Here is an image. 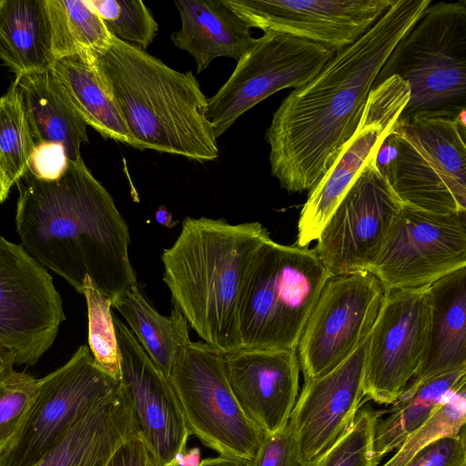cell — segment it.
I'll list each match as a JSON object with an SVG mask.
<instances>
[{
	"mask_svg": "<svg viewBox=\"0 0 466 466\" xmlns=\"http://www.w3.org/2000/svg\"><path fill=\"white\" fill-rule=\"evenodd\" d=\"M0 58L16 76L52 69L50 22L46 0H3Z\"/></svg>",
	"mask_w": 466,
	"mask_h": 466,
	"instance_id": "d4e9b609",
	"label": "cell"
},
{
	"mask_svg": "<svg viewBox=\"0 0 466 466\" xmlns=\"http://www.w3.org/2000/svg\"><path fill=\"white\" fill-rule=\"evenodd\" d=\"M169 382L190 434L219 455L248 462L265 432L243 411L228 380L224 356L205 342L178 354Z\"/></svg>",
	"mask_w": 466,
	"mask_h": 466,
	"instance_id": "ba28073f",
	"label": "cell"
},
{
	"mask_svg": "<svg viewBox=\"0 0 466 466\" xmlns=\"http://www.w3.org/2000/svg\"><path fill=\"white\" fill-rule=\"evenodd\" d=\"M155 218L158 224L169 228H174L177 224V221L173 219L172 215L164 206L159 207L156 212Z\"/></svg>",
	"mask_w": 466,
	"mask_h": 466,
	"instance_id": "b9f144b4",
	"label": "cell"
},
{
	"mask_svg": "<svg viewBox=\"0 0 466 466\" xmlns=\"http://www.w3.org/2000/svg\"><path fill=\"white\" fill-rule=\"evenodd\" d=\"M463 383H466V369L442 373L413 388H406L392 412L376 422L374 451L378 461L397 449Z\"/></svg>",
	"mask_w": 466,
	"mask_h": 466,
	"instance_id": "83f0119b",
	"label": "cell"
},
{
	"mask_svg": "<svg viewBox=\"0 0 466 466\" xmlns=\"http://www.w3.org/2000/svg\"><path fill=\"white\" fill-rule=\"evenodd\" d=\"M138 149L206 162L218 157L208 98L192 72H178L146 50L113 36L89 56Z\"/></svg>",
	"mask_w": 466,
	"mask_h": 466,
	"instance_id": "277c9868",
	"label": "cell"
},
{
	"mask_svg": "<svg viewBox=\"0 0 466 466\" xmlns=\"http://www.w3.org/2000/svg\"><path fill=\"white\" fill-rule=\"evenodd\" d=\"M2 1H3V0H0V5H1V4H2Z\"/></svg>",
	"mask_w": 466,
	"mask_h": 466,
	"instance_id": "f6af8a7d",
	"label": "cell"
},
{
	"mask_svg": "<svg viewBox=\"0 0 466 466\" xmlns=\"http://www.w3.org/2000/svg\"><path fill=\"white\" fill-rule=\"evenodd\" d=\"M331 276L314 248L268 239L259 249L242 291V348L296 350Z\"/></svg>",
	"mask_w": 466,
	"mask_h": 466,
	"instance_id": "8992f818",
	"label": "cell"
},
{
	"mask_svg": "<svg viewBox=\"0 0 466 466\" xmlns=\"http://www.w3.org/2000/svg\"><path fill=\"white\" fill-rule=\"evenodd\" d=\"M116 38L146 50L158 32L149 9L139 0H87Z\"/></svg>",
	"mask_w": 466,
	"mask_h": 466,
	"instance_id": "d6a6232c",
	"label": "cell"
},
{
	"mask_svg": "<svg viewBox=\"0 0 466 466\" xmlns=\"http://www.w3.org/2000/svg\"><path fill=\"white\" fill-rule=\"evenodd\" d=\"M87 307L88 348L95 363L116 380L120 379V360L112 301L85 279L83 293Z\"/></svg>",
	"mask_w": 466,
	"mask_h": 466,
	"instance_id": "1f68e13d",
	"label": "cell"
},
{
	"mask_svg": "<svg viewBox=\"0 0 466 466\" xmlns=\"http://www.w3.org/2000/svg\"><path fill=\"white\" fill-rule=\"evenodd\" d=\"M65 319L47 269L0 236V350L15 365L32 366L53 345Z\"/></svg>",
	"mask_w": 466,
	"mask_h": 466,
	"instance_id": "7c38bea8",
	"label": "cell"
},
{
	"mask_svg": "<svg viewBox=\"0 0 466 466\" xmlns=\"http://www.w3.org/2000/svg\"><path fill=\"white\" fill-rule=\"evenodd\" d=\"M464 268L465 213L437 214L402 204L369 271L388 291L428 287Z\"/></svg>",
	"mask_w": 466,
	"mask_h": 466,
	"instance_id": "8fae6325",
	"label": "cell"
},
{
	"mask_svg": "<svg viewBox=\"0 0 466 466\" xmlns=\"http://www.w3.org/2000/svg\"><path fill=\"white\" fill-rule=\"evenodd\" d=\"M56 60L106 50L113 35L87 0H46Z\"/></svg>",
	"mask_w": 466,
	"mask_h": 466,
	"instance_id": "f1b7e54d",
	"label": "cell"
},
{
	"mask_svg": "<svg viewBox=\"0 0 466 466\" xmlns=\"http://www.w3.org/2000/svg\"><path fill=\"white\" fill-rule=\"evenodd\" d=\"M34 149L22 97L13 82L0 97V166L9 187L28 172Z\"/></svg>",
	"mask_w": 466,
	"mask_h": 466,
	"instance_id": "f546056e",
	"label": "cell"
},
{
	"mask_svg": "<svg viewBox=\"0 0 466 466\" xmlns=\"http://www.w3.org/2000/svg\"><path fill=\"white\" fill-rule=\"evenodd\" d=\"M263 33L237 61L226 83L208 98L207 117L216 138L265 98L308 83L335 54L329 47L291 35Z\"/></svg>",
	"mask_w": 466,
	"mask_h": 466,
	"instance_id": "9c48e42d",
	"label": "cell"
},
{
	"mask_svg": "<svg viewBox=\"0 0 466 466\" xmlns=\"http://www.w3.org/2000/svg\"><path fill=\"white\" fill-rule=\"evenodd\" d=\"M175 5L181 28L170 38L195 59L198 74L218 57L238 61L255 41L248 24L222 0H179Z\"/></svg>",
	"mask_w": 466,
	"mask_h": 466,
	"instance_id": "603a6c76",
	"label": "cell"
},
{
	"mask_svg": "<svg viewBox=\"0 0 466 466\" xmlns=\"http://www.w3.org/2000/svg\"><path fill=\"white\" fill-rule=\"evenodd\" d=\"M270 238L259 222L187 217L177 240L163 251V281L173 307L223 355L242 348L243 288L259 249Z\"/></svg>",
	"mask_w": 466,
	"mask_h": 466,
	"instance_id": "3957f363",
	"label": "cell"
},
{
	"mask_svg": "<svg viewBox=\"0 0 466 466\" xmlns=\"http://www.w3.org/2000/svg\"><path fill=\"white\" fill-rule=\"evenodd\" d=\"M120 385L132 404L138 434L157 466H178L191 435L169 380L114 313Z\"/></svg>",
	"mask_w": 466,
	"mask_h": 466,
	"instance_id": "e0dca14e",
	"label": "cell"
},
{
	"mask_svg": "<svg viewBox=\"0 0 466 466\" xmlns=\"http://www.w3.org/2000/svg\"><path fill=\"white\" fill-rule=\"evenodd\" d=\"M466 383L451 391L434 412L413 431L381 466H403L429 444L465 430Z\"/></svg>",
	"mask_w": 466,
	"mask_h": 466,
	"instance_id": "4dcf8cb0",
	"label": "cell"
},
{
	"mask_svg": "<svg viewBox=\"0 0 466 466\" xmlns=\"http://www.w3.org/2000/svg\"><path fill=\"white\" fill-rule=\"evenodd\" d=\"M403 466H466L465 430L429 444Z\"/></svg>",
	"mask_w": 466,
	"mask_h": 466,
	"instance_id": "8d00e7d4",
	"label": "cell"
},
{
	"mask_svg": "<svg viewBox=\"0 0 466 466\" xmlns=\"http://www.w3.org/2000/svg\"><path fill=\"white\" fill-rule=\"evenodd\" d=\"M21 95L35 146L56 143L71 161L80 159L88 141L87 125L75 109L53 69L32 72L14 81Z\"/></svg>",
	"mask_w": 466,
	"mask_h": 466,
	"instance_id": "cb8c5ba5",
	"label": "cell"
},
{
	"mask_svg": "<svg viewBox=\"0 0 466 466\" xmlns=\"http://www.w3.org/2000/svg\"><path fill=\"white\" fill-rule=\"evenodd\" d=\"M106 466H157L155 459L138 433L122 442Z\"/></svg>",
	"mask_w": 466,
	"mask_h": 466,
	"instance_id": "f35d334b",
	"label": "cell"
},
{
	"mask_svg": "<svg viewBox=\"0 0 466 466\" xmlns=\"http://www.w3.org/2000/svg\"><path fill=\"white\" fill-rule=\"evenodd\" d=\"M466 122L415 116L395 122L377 161L403 204L437 214L466 211Z\"/></svg>",
	"mask_w": 466,
	"mask_h": 466,
	"instance_id": "52a82bcc",
	"label": "cell"
},
{
	"mask_svg": "<svg viewBox=\"0 0 466 466\" xmlns=\"http://www.w3.org/2000/svg\"><path fill=\"white\" fill-rule=\"evenodd\" d=\"M383 293L370 271L334 275L328 279L297 348L304 381L336 368L369 338Z\"/></svg>",
	"mask_w": 466,
	"mask_h": 466,
	"instance_id": "4fadbf2b",
	"label": "cell"
},
{
	"mask_svg": "<svg viewBox=\"0 0 466 466\" xmlns=\"http://www.w3.org/2000/svg\"><path fill=\"white\" fill-rule=\"evenodd\" d=\"M68 161L63 146L56 143L38 144L35 146L30 157L28 172L40 180H56L66 172Z\"/></svg>",
	"mask_w": 466,
	"mask_h": 466,
	"instance_id": "74e56055",
	"label": "cell"
},
{
	"mask_svg": "<svg viewBox=\"0 0 466 466\" xmlns=\"http://www.w3.org/2000/svg\"><path fill=\"white\" fill-rule=\"evenodd\" d=\"M15 225L22 247L44 268L83 293L85 279L112 302L137 284L128 255V226L83 158L63 176L16 182Z\"/></svg>",
	"mask_w": 466,
	"mask_h": 466,
	"instance_id": "7a4b0ae2",
	"label": "cell"
},
{
	"mask_svg": "<svg viewBox=\"0 0 466 466\" xmlns=\"http://www.w3.org/2000/svg\"><path fill=\"white\" fill-rule=\"evenodd\" d=\"M368 339L336 368L304 381L289 420L302 461H315L352 426L365 397Z\"/></svg>",
	"mask_w": 466,
	"mask_h": 466,
	"instance_id": "d6986e66",
	"label": "cell"
},
{
	"mask_svg": "<svg viewBox=\"0 0 466 466\" xmlns=\"http://www.w3.org/2000/svg\"><path fill=\"white\" fill-rule=\"evenodd\" d=\"M199 466H246V462L218 455L215 458H208L201 461Z\"/></svg>",
	"mask_w": 466,
	"mask_h": 466,
	"instance_id": "ab89813d",
	"label": "cell"
},
{
	"mask_svg": "<svg viewBox=\"0 0 466 466\" xmlns=\"http://www.w3.org/2000/svg\"><path fill=\"white\" fill-rule=\"evenodd\" d=\"M120 381L101 370L82 345L62 367L38 380L35 399L0 466H32L84 413L116 393Z\"/></svg>",
	"mask_w": 466,
	"mask_h": 466,
	"instance_id": "30bf717a",
	"label": "cell"
},
{
	"mask_svg": "<svg viewBox=\"0 0 466 466\" xmlns=\"http://www.w3.org/2000/svg\"><path fill=\"white\" fill-rule=\"evenodd\" d=\"M112 307L120 312L138 343L168 379L179 352L191 341L184 316L174 307L168 318L162 316L138 284L116 299Z\"/></svg>",
	"mask_w": 466,
	"mask_h": 466,
	"instance_id": "4316f807",
	"label": "cell"
},
{
	"mask_svg": "<svg viewBox=\"0 0 466 466\" xmlns=\"http://www.w3.org/2000/svg\"><path fill=\"white\" fill-rule=\"evenodd\" d=\"M10 187L5 178L4 173L0 166V203L4 202L9 194Z\"/></svg>",
	"mask_w": 466,
	"mask_h": 466,
	"instance_id": "ee69618b",
	"label": "cell"
},
{
	"mask_svg": "<svg viewBox=\"0 0 466 466\" xmlns=\"http://www.w3.org/2000/svg\"><path fill=\"white\" fill-rule=\"evenodd\" d=\"M14 365L10 357L0 350V380L14 369Z\"/></svg>",
	"mask_w": 466,
	"mask_h": 466,
	"instance_id": "7bdbcfd3",
	"label": "cell"
},
{
	"mask_svg": "<svg viewBox=\"0 0 466 466\" xmlns=\"http://www.w3.org/2000/svg\"><path fill=\"white\" fill-rule=\"evenodd\" d=\"M132 404L119 390L81 415L32 466H106L117 447L138 433Z\"/></svg>",
	"mask_w": 466,
	"mask_h": 466,
	"instance_id": "44dd1931",
	"label": "cell"
},
{
	"mask_svg": "<svg viewBox=\"0 0 466 466\" xmlns=\"http://www.w3.org/2000/svg\"><path fill=\"white\" fill-rule=\"evenodd\" d=\"M428 287L383 293L365 370V396L377 403L396 402L420 366L430 327Z\"/></svg>",
	"mask_w": 466,
	"mask_h": 466,
	"instance_id": "9a60e30c",
	"label": "cell"
},
{
	"mask_svg": "<svg viewBox=\"0 0 466 466\" xmlns=\"http://www.w3.org/2000/svg\"><path fill=\"white\" fill-rule=\"evenodd\" d=\"M223 356L228 383L246 415L266 434L284 428L299 393L296 350L240 348Z\"/></svg>",
	"mask_w": 466,
	"mask_h": 466,
	"instance_id": "ffe728a7",
	"label": "cell"
},
{
	"mask_svg": "<svg viewBox=\"0 0 466 466\" xmlns=\"http://www.w3.org/2000/svg\"><path fill=\"white\" fill-rule=\"evenodd\" d=\"M392 76L410 88L400 117L445 116L465 122V0L432 1L425 8L394 46L373 87Z\"/></svg>",
	"mask_w": 466,
	"mask_h": 466,
	"instance_id": "5b68a950",
	"label": "cell"
},
{
	"mask_svg": "<svg viewBox=\"0 0 466 466\" xmlns=\"http://www.w3.org/2000/svg\"><path fill=\"white\" fill-rule=\"evenodd\" d=\"M409 98L408 85L397 76L372 88L353 135L309 193L298 222L296 246L306 248L319 238L361 169L380 151Z\"/></svg>",
	"mask_w": 466,
	"mask_h": 466,
	"instance_id": "2e32d148",
	"label": "cell"
},
{
	"mask_svg": "<svg viewBox=\"0 0 466 466\" xmlns=\"http://www.w3.org/2000/svg\"><path fill=\"white\" fill-rule=\"evenodd\" d=\"M431 2L394 0L364 35L282 100L265 138L271 175L289 194L309 192L329 169L388 56Z\"/></svg>",
	"mask_w": 466,
	"mask_h": 466,
	"instance_id": "6da1fadb",
	"label": "cell"
},
{
	"mask_svg": "<svg viewBox=\"0 0 466 466\" xmlns=\"http://www.w3.org/2000/svg\"><path fill=\"white\" fill-rule=\"evenodd\" d=\"M76 112L103 137L137 147L114 98L89 57L72 55L56 60L52 68Z\"/></svg>",
	"mask_w": 466,
	"mask_h": 466,
	"instance_id": "484cf974",
	"label": "cell"
},
{
	"mask_svg": "<svg viewBox=\"0 0 466 466\" xmlns=\"http://www.w3.org/2000/svg\"><path fill=\"white\" fill-rule=\"evenodd\" d=\"M428 298L431 318L427 345L407 388L466 369V268L430 285Z\"/></svg>",
	"mask_w": 466,
	"mask_h": 466,
	"instance_id": "7402d4cb",
	"label": "cell"
},
{
	"mask_svg": "<svg viewBox=\"0 0 466 466\" xmlns=\"http://www.w3.org/2000/svg\"><path fill=\"white\" fill-rule=\"evenodd\" d=\"M378 153L361 169L317 239L314 249L332 276L369 271L403 204L379 166Z\"/></svg>",
	"mask_w": 466,
	"mask_h": 466,
	"instance_id": "5bb4252c",
	"label": "cell"
},
{
	"mask_svg": "<svg viewBox=\"0 0 466 466\" xmlns=\"http://www.w3.org/2000/svg\"><path fill=\"white\" fill-rule=\"evenodd\" d=\"M201 453L198 447L186 450L180 458L178 466H199Z\"/></svg>",
	"mask_w": 466,
	"mask_h": 466,
	"instance_id": "60d3db41",
	"label": "cell"
},
{
	"mask_svg": "<svg viewBox=\"0 0 466 466\" xmlns=\"http://www.w3.org/2000/svg\"><path fill=\"white\" fill-rule=\"evenodd\" d=\"M37 386L38 379L15 369L0 380V454L19 431Z\"/></svg>",
	"mask_w": 466,
	"mask_h": 466,
	"instance_id": "e575fe53",
	"label": "cell"
},
{
	"mask_svg": "<svg viewBox=\"0 0 466 466\" xmlns=\"http://www.w3.org/2000/svg\"><path fill=\"white\" fill-rule=\"evenodd\" d=\"M376 412L360 410L350 429L319 458L313 466H377L374 433Z\"/></svg>",
	"mask_w": 466,
	"mask_h": 466,
	"instance_id": "836d02e7",
	"label": "cell"
},
{
	"mask_svg": "<svg viewBox=\"0 0 466 466\" xmlns=\"http://www.w3.org/2000/svg\"><path fill=\"white\" fill-rule=\"evenodd\" d=\"M248 25L333 49L353 44L394 0H222Z\"/></svg>",
	"mask_w": 466,
	"mask_h": 466,
	"instance_id": "ac0fdd59",
	"label": "cell"
},
{
	"mask_svg": "<svg viewBox=\"0 0 466 466\" xmlns=\"http://www.w3.org/2000/svg\"><path fill=\"white\" fill-rule=\"evenodd\" d=\"M301 460L293 431L288 423L273 434H265L255 455L246 466H313Z\"/></svg>",
	"mask_w": 466,
	"mask_h": 466,
	"instance_id": "d590c367",
	"label": "cell"
}]
</instances>
